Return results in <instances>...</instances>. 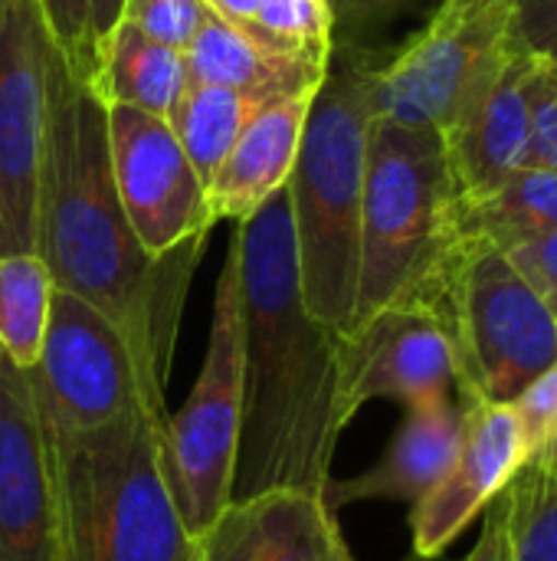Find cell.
Here are the masks:
<instances>
[{"label":"cell","instance_id":"6da1fadb","mask_svg":"<svg viewBox=\"0 0 557 561\" xmlns=\"http://www.w3.org/2000/svg\"><path fill=\"white\" fill-rule=\"evenodd\" d=\"M204 240L154 260L138 243L112 174L105 102L46 46L36 247L53 286L95 306L128 339L148 385L167 394L187 286Z\"/></svg>","mask_w":557,"mask_h":561},{"label":"cell","instance_id":"7a4b0ae2","mask_svg":"<svg viewBox=\"0 0 557 561\" xmlns=\"http://www.w3.org/2000/svg\"><path fill=\"white\" fill-rule=\"evenodd\" d=\"M233 237L243 296V424L233 500L279 486L325 490L351 424L341 335L305 309L289 187L233 224Z\"/></svg>","mask_w":557,"mask_h":561},{"label":"cell","instance_id":"3957f363","mask_svg":"<svg viewBox=\"0 0 557 561\" xmlns=\"http://www.w3.org/2000/svg\"><path fill=\"white\" fill-rule=\"evenodd\" d=\"M167 408H138L92 431H46L56 561H194L164 470Z\"/></svg>","mask_w":557,"mask_h":561},{"label":"cell","instance_id":"277c9868","mask_svg":"<svg viewBox=\"0 0 557 561\" xmlns=\"http://www.w3.org/2000/svg\"><path fill=\"white\" fill-rule=\"evenodd\" d=\"M371 122V69L355 56L328 66L286 184L305 309L338 335L351 332L358 302Z\"/></svg>","mask_w":557,"mask_h":561},{"label":"cell","instance_id":"5b68a950","mask_svg":"<svg viewBox=\"0 0 557 561\" xmlns=\"http://www.w3.org/2000/svg\"><path fill=\"white\" fill-rule=\"evenodd\" d=\"M460 243V191L443 131L374 118L368 135L355 322L423 299Z\"/></svg>","mask_w":557,"mask_h":561},{"label":"cell","instance_id":"8992f818","mask_svg":"<svg viewBox=\"0 0 557 561\" xmlns=\"http://www.w3.org/2000/svg\"><path fill=\"white\" fill-rule=\"evenodd\" d=\"M414 302L443 319L466 401L512 404L557 362V316L496 247L460 240Z\"/></svg>","mask_w":557,"mask_h":561},{"label":"cell","instance_id":"52a82bcc","mask_svg":"<svg viewBox=\"0 0 557 561\" xmlns=\"http://www.w3.org/2000/svg\"><path fill=\"white\" fill-rule=\"evenodd\" d=\"M243 424V296L240 250L230 233L227 260L213 293V319L200 375L177 414L164 424V470L174 506L190 539L233 500V470Z\"/></svg>","mask_w":557,"mask_h":561},{"label":"cell","instance_id":"ba28073f","mask_svg":"<svg viewBox=\"0 0 557 561\" xmlns=\"http://www.w3.org/2000/svg\"><path fill=\"white\" fill-rule=\"evenodd\" d=\"M46 431H92L138 408H167L108 316L56 289L36 365L26 371Z\"/></svg>","mask_w":557,"mask_h":561},{"label":"cell","instance_id":"9c48e42d","mask_svg":"<svg viewBox=\"0 0 557 561\" xmlns=\"http://www.w3.org/2000/svg\"><path fill=\"white\" fill-rule=\"evenodd\" d=\"M509 16L512 10L440 7L384 69H371L374 118L446 131L486 69L509 46Z\"/></svg>","mask_w":557,"mask_h":561},{"label":"cell","instance_id":"30bf717a","mask_svg":"<svg viewBox=\"0 0 557 561\" xmlns=\"http://www.w3.org/2000/svg\"><path fill=\"white\" fill-rule=\"evenodd\" d=\"M105 118L118 201L144 253L164 260L194 240H207L213 227L207 187L167 118L128 105H105Z\"/></svg>","mask_w":557,"mask_h":561},{"label":"cell","instance_id":"8fae6325","mask_svg":"<svg viewBox=\"0 0 557 561\" xmlns=\"http://www.w3.org/2000/svg\"><path fill=\"white\" fill-rule=\"evenodd\" d=\"M46 46L39 0H0V256L36 247Z\"/></svg>","mask_w":557,"mask_h":561},{"label":"cell","instance_id":"7c38bea8","mask_svg":"<svg viewBox=\"0 0 557 561\" xmlns=\"http://www.w3.org/2000/svg\"><path fill=\"white\" fill-rule=\"evenodd\" d=\"M345 414L371 401L430 408L463 398L460 365L443 319L427 302H394L341 335Z\"/></svg>","mask_w":557,"mask_h":561},{"label":"cell","instance_id":"4fadbf2b","mask_svg":"<svg viewBox=\"0 0 557 561\" xmlns=\"http://www.w3.org/2000/svg\"><path fill=\"white\" fill-rule=\"evenodd\" d=\"M529 460L512 404L466 401L463 444L443 480L414 506L410 533L417 559H440L463 529L509 486Z\"/></svg>","mask_w":557,"mask_h":561},{"label":"cell","instance_id":"5bb4252c","mask_svg":"<svg viewBox=\"0 0 557 561\" xmlns=\"http://www.w3.org/2000/svg\"><path fill=\"white\" fill-rule=\"evenodd\" d=\"M0 561H56V506L30 375L0 352Z\"/></svg>","mask_w":557,"mask_h":561},{"label":"cell","instance_id":"9a60e30c","mask_svg":"<svg viewBox=\"0 0 557 561\" xmlns=\"http://www.w3.org/2000/svg\"><path fill=\"white\" fill-rule=\"evenodd\" d=\"M532 53L515 39L496 56L456 122L443 131L460 207L499 191L529 158L525 69Z\"/></svg>","mask_w":557,"mask_h":561},{"label":"cell","instance_id":"2e32d148","mask_svg":"<svg viewBox=\"0 0 557 561\" xmlns=\"http://www.w3.org/2000/svg\"><path fill=\"white\" fill-rule=\"evenodd\" d=\"M194 546V561H355L325 490L299 486L233 500Z\"/></svg>","mask_w":557,"mask_h":561},{"label":"cell","instance_id":"e0dca14e","mask_svg":"<svg viewBox=\"0 0 557 561\" xmlns=\"http://www.w3.org/2000/svg\"><path fill=\"white\" fill-rule=\"evenodd\" d=\"M322 85L266 102L240 131L236 145L207 184V207L213 224H243L292 178L305 118Z\"/></svg>","mask_w":557,"mask_h":561},{"label":"cell","instance_id":"ac0fdd59","mask_svg":"<svg viewBox=\"0 0 557 561\" xmlns=\"http://www.w3.org/2000/svg\"><path fill=\"white\" fill-rule=\"evenodd\" d=\"M463 417L466 398L410 408L378 463H371L364 473L325 483V503L335 513L364 500H394L417 506L456 460L463 444Z\"/></svg>","mask_w":557,"mask_h":561},{"label":"cell","instance_id":"d6986e66","mask_svg":"<svg viewBox=\"0 0 557 561\" xmlns=\"http://www.w3.org/2000/svg\"><path fill=\"white\" fill-rule=\"evenodd\" d=\"M190 82L227 85L263 102L322 85L332 66V49H302L269 39L250 26H233L210 16L184 49Z\"/></svg>","mask_w":557,"mask_h":561},{"label":"cell","instance_id":"ffe728a7","mask_svg":"<svg viewBox=\"0 0 557 561\" xmlns=\"http://www.w3.org/2000/svg\"><path fill=\"white\" fill-rule=\"evenodd\" d=\"M190 85L187 59L181 49H171L131 23H121L108 43L95 95L105 105H128L158 118H167L174 102Z\"/></svg>","mask_w":557,"mask_h":561},{"label":"cell","instance_id":"44dd1931","mask_svg":"<svg viewBox=\"0 0 557 561\" xmlns=\"http://www.w3.org/2000/svg\"><path fill=\"white\" fill-rule=\"evenodd\" d=\"M557 230V171L519 168L489 197L460 207V240L512 253Z\"/></svg>","mask_w":557,"mask_h":561},{"label":"cell","instance_id":"7402d4cb","mask_svg":"<svg viewBox=\"0 0 557 561\" xmlns=\"http://www.w3.org/2000/svg\"><path fill=\"white\" fill-rule=\"evenodd\" d=\"M266 102L256 95L227 85H207V82H190L184 95L174 102V108L167 112V125L204 187L210 184V178L236 145L246 122Z\"/></svg>","mask_w":557,"mask_h":561},{"label":"cell","instance_id":"603a6c76","mask_svg":"<svg viewBox=\"0 0 557 561\" xmlns=\"http://www.w3.org/2000/svg\"><path fill=\"white\" fill-rule=\"evenodd\" d=\"M53 293V276L36 253L0 256V352L23 371L39 358Z\"/></svg>","mask_w":557,"mask_h":561},{"label":"cell","instance_id":"cb8c5ba5","mask_svg":"<svg viewBox=\"0 0 557 561\" xmlns=\"http://www.w3.org/2000/svg\"><path fill=\"white\" fill-rule=\"evenodd\" d=\"M128 0H39L43 26L66 69L95 92L108 43Z\"/></svg>","mask_w":557,"mask_h":561},{"label":"cell","instance_id":"d4e9b609","mask_svg":"<svg viewBox=\"0 0 557 561\" xmlns=\"http://www.w3.org/2000/svg\"><path fill=\"white\" fill-rule=\"evenodd\" d=\"M502 496L512 561H557V470L525 460Z\"/></svg>","mask_w":557,"mask_h":561},{"label":"cell","instance_id":"484cf974","mask_svg":"<svg viewBox=\"0 0 557 561\" xmlns=\"http://www.w3.org/2000/svg\"><path fill=\"white\" fill-rule=\"evenodd\" d=\"M250 30L302 49H335L332 0H266Z\"/></svg>","mask_w":557,"mask_h":561},{"label":"cell","instance_id":"4316f807","mask_svg":"<svg viewBox=\"0 0 557 561\" xmlns=\"http://www.w3.org/2000/svg\"><path fill=\"white\" fill-rule=\"evenodd\" d=\"M529 99V158L532 168L557 171V66L545 56H532L525 69Z\"/></svg>","mask_w":557,"mask_h":561},{"label":"cell","instance_id":"83f0119b","mask_svg":"<svg viewBox=\"0 0 557 561\" xmlns=\"http://www.w3.org/2000/svg\"><path fill=\"white\" fill-rule=\"evenodd\" d=\"M210 16L213 10L204 0H128L121 23L184 53Z\"/></svg>","mask_w":557,"mask_h":561},{"label":"cell","instance_id":"f1b7e54d","mask_svg":"<svg viewBox=\"0 0 557 561\" xmlns=\"http://www.w3.org/2000/svg\"><path fill=\"white\" fill-rule=\"evenodd\" d=\"M512 411L522 427L529 457H535L557 431V362L512 401Z\"/></svg>","mask_w":557,"mask_h":561},{"label":"cell","instance_id":"f546056e","mask_svg":"<svg viewBox=\"0 0 557 561\" xmlns=\"http://www.w3.org/2000/svg\"><path fill=\"white\" fill-rule=\"evenodd\" d=\"M509 30L525 53L545 56L557 39V0H512Z\"/></svg>","mask_w":557,"mask_h":561},{"label":"cell","instance_id":"4dcf8cb0","mask_svg":"<svg viewBox=\"0 0 557 561\" xmlns=\"http://www.w3.org/2000/svg\"><path fill=\"white\" fill-rule=\"evenodd\" d=\"M509 260L515 263V270L529 279V286L545 299V306L557 316V230L525 243L519 250L509 253Z\"/></svg>","mask_w":557,"mask_h":561},{"label":"cell","instance_id":"1f68e13d","mask_svg":"<svg viewBox=\"0 0 557 561\" xmlns=\"http://www.w3.org/2000/svg\"><path fill=\"white\" fill-rule=\"evenodd\" d=\"M463 561H512L509 513H506V496L502 493L486 506V513H483V533H479L473 552Z\"/></svg>","mask_w":557,"mask_h":561},{"label":"cell","instance_id":"d6a6232c","mask_svg":"<svg viewBox=\"0 0 557 561\" xmlns=\"http://www.w3.org/2000/svg\"><path fill=\"white\" fill-rule=\"evenodd\" d=\"M204 3L213 10V16H220L233 26H250L266 0H204Z\"/></svg>","mask_w":557,"mask_h":561},{"label":"cell","instance_id":"836d02e7","mask_svg":"<svg viewBox=\"0 0 557 561\" xmlns=\"http://www.w3.org/2000/svg\"><path fill=\"white\" fill-rule=\"evenodd\" d=\"M401 0H332V10L335 16H351V20H364V16H374V13H384L391 7H397Z\"/></svg>","mask_w":557,"mask_h":561},{"label":"cell","instance_id":"e575fe53","mask_svg":"<svg viewBox=\"0 0 557 561\" xmlns=\"http://www.w3.org/2000/svg\"><path fill=\"white\" fill-rule=\"evenodd\" d=\"M450 10H512V0H443Z\"/></svg>","mask_w":557,"mask_h":561},{"label":"cell","instance_id":"d590c367","mask_svg":"<svg viewBox=\"0 0 557 561\" xmlns=\"http://www.w3.org/2000/svg\"><path fill=\"white\" fill-rule=\"evenodd\" d=\"M532 463H538V467H545V470H557V431L552 434V440L535 454V457H529Z\"/></svg>","mask_w":557,"mask_h":561},{"label":"cell","instance_id":"8d00e7d4","mask_svg":"<svg viewBox=\"0 0 557 561\" xmlns=\"http://www.w3.org/2000/svg\"><path fill=\"white\" fill-rule=\"evenodd\" d=\"M545 59H552V62H555V66H557V39H555V43H552V46H548Z\"/></svg>","mask_w":557,"mask_h":561},{"label":"cell","instance_id":"74e56055","mask_svg":"<svg viewBox=\"0 0 557 561\" xmlns=\"http://www.w3.org/2000/svg\"><path fill=\"white\" fill-rule=\"evenodd\" d=\"M407 561H427V559H417V556H410V559H407Z\"/></svg>","mask_w":557,"mask_h":561}]
</instances>
